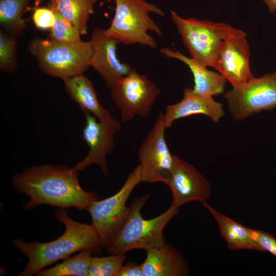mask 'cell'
<instances>
[{
	"instance_id": "6da1fadb",
	"label": "cell",
	"mask_w": 276,
	"mask_h": 276,
	"mask_svg": "<svg viewBox=\"0 0 276 276\" xmlns=\"http://www.w3.org/2000/svg\"><path fill=\"white\" fill-rule=\"evenodd\" d=\"M79 172L64 165L43 164L16 173L11 181L16 191L30 198L23 206L25 210L42 204L86 210L92 201L98 199V195L81 187Z\"/></svg>"
},
{
	"instance_id": "7a4b0ae2",
	"label": "cell",
	"mask_w": 276,
	"mask_h": 276,
	"mask_svg": "<svg viewBox=\"0 0 276 276\" xmlns=\"http://www.w3.org/2000/svg\"><path fill=\"white\" fill-rule=\"evenodd\" d=\"M55 217L65 226V232L57 239L45 243L27 242L19 237L12 240V244L29 259L19 276L36 275L48 266L66 259L76 252L89 249L96 252L104 247L93 224L74 221L64 208H58Z\"/></svg>"
},
{
	"instance_id": "3957f363",
	"label": "cell",
	"mask_w": 276,
	"mask_h": 276,
	"mask_svg": "<svg viewBox=\"0 0 276 276\" xmlns=\"http://www.w3.org/2000/svg\"><path fill=\"white\" fill-rule=\"evenodd\" d=\"M149 196L148 193L133 200L123 224L105 246L107 253L125 254L137 249L146 251L166 244L164 230L178 213L179 208L171 204L160 215L152 219H145L141 210Z\"/></svg>"
},
{
	"instance_id": "277c9868",
	"label": "cell",
	"mask_w": 276,
	"mask_h": 276,
	"mask_svg": "<svg viewBox=\"0 0 276 276\" xmlns=\"http://www.w3.org/2000/svg\"><path fill=\"white\" fill-rule=\"evenodd\" d=\"M27 50L43 72L63 81L83 74L90 66L93 52L90 40L66 42L38 37L31 41Z\"/></svg>"
},
{
	"instance_id": "5b68a950",
	"label": "cell",
	"mask_w": 276,
	"mask_h": 276,
	"mask_svg": "<svg viewBox=\"0 0 276 276\" xmlns=\"http://www.w3.org/2000/svg\"><path fill=\"white\" fill-rule=\"evenodd\" d=\"M115 3L114 17L109 27L104 30L105 33L126 45L140 44L156 48L157 43L148 32L159 36L163 33L149 13L164 16L163 10L145 0H115Z\"/></svg>"
},
{
	"instance_id": "8992f818",
	"label": "cell",
	"mask_w": 276,
	"mask_h": 276,
	"mask_svg": "<svg viewBox=\"0 0 276 276\" xmlns=\"http://www.w3.org/2000/svg\"><path fill=\"white\" fill-rule=\"evenodd\" d=\"M171 16L191 57L215 68L221 47L237 29L225 23L182 18L173 10Z\"/></svg>"
},
{
	"instance_id": "52a82bcc",
	"label": "cell",
	"mask_w": 276,
	"mask_h": 276,
	"mask_svg": "<svg viewBox=\"0 0 276 276\" xmlns=\"http://www.w3.org/2000/svg\"><path fill=\"white\" fill-rule=\"evenodd\" d=\"M141 182V169L138 165L129 173L117 193L103 200L92 201L86 209L104 247L125 222L130 211L129 206H126L127 201L132 191Z\"/></svg>"
},
{
	"instance_id": "ba28073f",
	"label": "cell",
	"mask_w": 276,
	"mask_h": 276,
	"mask_svg": "<svg viewBox=\"0 0 276 276\" xmlns=\"http://www.w3.org/2000/svg\"><path fill=\"white\" fill-rule=\"evenodd\" d=\"M228 111L237 121H241L263 110L276 107V72L255 78L233 87L226 92Z\"/></svg>"
},
{
	"instance_id": "9c48e42d",
	"label": "cell",
	"mask_w": 276,
	"mask_h": 276,
	"mask_svg": "<svg viewBox=\"0 0 276 276\" xmlns=\"http://www.w3.org/2000/svg\"><path fill=\"white\" fill-rule=\"evenodd\" d=\"M160 93L153 82L132 68L111 88V96L120 109L122 120L125 122L137 116L147 117Z\"/></svg>"
},
{
	"instance_id": "30bf717a",
	"label": "cell",
	"mask_w": 276,
	"mask_h": 276,
	"mask_svg": "<svg viewBox=\"0 0 276 276\" xmlns=\"http://www.w3.org/2000/svg\"><path fill=\"white\" fill-rule=\"evenodd\" d=\"M166 129L164 113L160 111L139 149L142 182L169 183L174 155L165 138Z\"/></svg>"
},
{
	"instance_id": "8fae6325",
	"label": "cell",
	"mask_w": 276,
	"mask_h": 276,
	"mask_svg": "<svg viewBox=\"0 0 276 276\" xmlns=\"http://www.w3.org/2000/svg\"><path fill=\"white\" fill-rule=\"evenodd\" d=\"M84 113L85 124L83 129L82 140L89 147V151L86 156L73 168L80 171L91 165L97 164L103 174L108 176L109 169L106 157L115 147L114 137L120 130V123L114 118L109 121L101 122L88 112Z\"/></svg>"
},
{
	"instance_id": "7c38bea8",
	"label": "cell",
	"mask_w": 276,
	"mask_h": 276,
	"mask_svg": "<svg viewBox=\"0 0 276 276\" xmlns=\"http://www.w3.org/2000/svg\"><path fill=\"white\" fill-rule=\"evenodd\" d=\"M172 194V204L177 208L192 201L207 202L211 193L208 180L192 164L174 155L167 185Z\"/></svg>"
},
{
	"instance_id": "4fadbf2b",
	"label": "cell",
	"mask_w": 276,
	"mask_h": 276,
	"mask_svg": "<svg viewBox=\"0 0 276 276\" xmlns=\"http://www.w3.org/2000/svg\"><path fill=\"white\" fill-rule=\"evenodd\" d=\"M246 33L237 29L221 47L215 66L232 85L242 84L252 79L249 66L250 50Z\"/></svg>"
},
{
	"instance_id": "5bb4252c",
	"label": "cell",
	"mask_w": 276,
	"mask_h": 276,
	"mask_svg": "<svg viewBox=\"0 0 276 276\" xmlns=\"http://www.w3.org/2000/svg\"><path fill=\"white\" fill-rule=\"evenodd\" d=\"M90 40L93 49L90 66L99 74L106 85L111 89L118 80L130 73L132 67L118 58L117 44L121 42L108 36L104 30L96 27Z\"/></svg>"
},
{
	"instance_id": "9a60e30c",
	"label": "cell",
	"mask_w": 276,
	"mask_h": 276,
	"mask_svg": "<svg viewBox=\"0 0 276 276\" xmlns=\"http://www.w3.org/2000/svg\"><path fill=\"white\" fill-rule=\"evenodd\" d=\"M194 114L205 115L216 123L224 117L225 112L222 104L216 101L212 96L197 94L192 88H186L181 101L166 108L164 116L166 128L172 127L177 119Z\"/></svg>"
},
{
	"instance_id": "2e32d148",
	"label": "cell",
	"mask_w": 276,
	"mask_h": 276,
	"mask_svg": "<svg viewBox=\"0 0 276 276\" xmlns=\"http://www.w3.org/2000/svg\"><path fill=\"white\" fill-rule=\"evenodd\" d=\"M142 264L143 276H185L190 270L179 252L170 244L146 251Z\"/></svg>"
},
{
	"instance_id": "e0dca14e",
	"label": "cell",
	"mask_w": 276,
	"mask_h": 276,
	"mask_svg": "<svg viewBox=\"0 0 276 276\" xmlns=\"http://www.w3.org/2000/svg\"><path fill=\"white\" fill-rule=\"evenodd\" d=\"M159 52L168 58L178 59L188 65L193 75L194 92L212 97L223 93L227 80L220 73L209 70L207 66L178 51L164 47Z\"/></svg>"
},
{
	"instance_id": "ac0fdd59",
	"label": "cell",
	"mask_w": 276,
	"mask_h": 276,
	"mask_svg": "<svg viewBox=\"0 0 276 276\" xmlns=\"http://www.w3.org/2000/svg\"><path fill=\"white\" fill-rule=\"evenodd\" d=\"M70 97L77 103L84 113H92L100 121L107 122L113 118L99 103L91 82L83 74L63 81Z\"/></svg>"
},
{
	"instance_id": "d6986e66",
	"label": "cell",
	"mask_w": 276,
	"mask_h": 276,
	"mask_svg": "<svg viewBox=\"0 0 276 276\" xmlns=\"http://www.w3.org/2000/svg\"><path fill=\"white\" fill-rule=\"evenodd\" d=\"M202 204L216 220L220 234L231 250L247 249L262 251L252 237L249 228L219 212L208 202Z\"/></svg>"
},
{
	"instance_id": "ffe728a7",
	"label": "cell",
	"mask_w": 276,
	"mask_h": 276,
	"mask_svg": "<svg viewBox=\"0 0 276 276\" xmlns=\"http://www.w3.org/2000/svg\"><path fill=\"white\" fill-rule=\"evenodd\" d=\"M97 0H56L49 6L69 21L81 35L87 34V23Z\"/></svg>"
},
{
	"instance_id": "44dd1931",
	"label": "cell",
	"mask_w": 276,
	"mask_h": 276,
	"mask_svg": "<svg viewBox=\"0 0 276 276\" xmlns=\"http://www.w3.org/2000/svg\"><path fill=\"white\" fill-rule=\"evenodd\" d=\"M31 0H0V26L2 30L16 37L26 29L22 18Z\"/></svg>"
},
{
	"instance_id": "7402d4cb",
	"label": "cell",
	"mask_w": 276,
	"mask_h": 276,
	"mask_svg": "<svg viewBox=\"0 0 276 276\" xmlns=\"http://www.w3.org/2000/svg\"><path fill=\"white\" fill-rule=\"evenodd\" d=\"M92 251L84 249L77 255L50 268L42 270L37 276H88L91 263Z\"/></svg>"
},
{
	"instance_id": "603a6c76",
	"label": "cell",
	"mask_w": 276,
	"mask_h": 276,
	"mask_svg": "<svg viewBox=\"0 0 276 276\" xmlns=\"http://www.w3.org/2000/svg\"><path fill=\"white\" fill-rule=\"evenodd\" d=\"M126 258L125 254L94 257L88 276H117Z\"/></svg>"
},
{
	"instance_id": "cb8c5ba5",
	"label": "cell",
	"mask_w": 276,
	"mask_h": 276,
	"mask_svg": "<svg viewBox=\"0 0 276 276\" xmlns=\"http://www.w3.org/2000/svg\"><path fill=\"white\" fill-rule=\"evenodd\" d=\"M16 37L0 30V69L2 72L13 73L17 62Z\"/></svg>"
},
{
	"instance_id": "d4e9b609",
	"label": "cell",
	"mask_w": 276,
	"mask_h": 276,
	"mask_svg": "<svg viewBox=\"0 0 276 276\" xmlns=\"http://www.w3.org/2000/svg\"><path fill=\"white\" fill-rule=\"evenodd\" d=\"M53 10L55 11L56 18L54 24L50 29L51 39L66 42L81 41V34L60 13Z\"/></svg>"
},
{
	"instance_id": "484cf974",
	"label": "cell",
	"mask_w": 276,
	"mask_h": 276,
	"mask_svg": "<svg viewBox=\"0 0 276 276\" xmlns=\"http://www.w3.org/2000/svg\"><path fill=\"white\" fill-rule=\"evenodd\" d=\"M32 18L37 29L41 30H50L55 20V11L50 6L35 7Z\"/></svg>"
},
{
	"instance_id": "4316f807",
	"label": "cell",
	"mask_w": 276,
	"mask_h": 276,
	"mask_svg": "<svg viewBox=\"0 0 276 276\" xmlns=\"http://www.w3.org/2000/svg\"><path fill=\"white\" fill-rule=\"evenodd\" d=\"M249 231L262 251H268L276 257V238L270 234L261 230L249 228Z\"/></svg>"
},
{
	"instance_id": "83f0119b",
	"label": "cell",
	"mask_w": 276,
	"mask_h": 276,
	"mask_svg": "<svg viewBox=\"0 0 276 276\" xmlns=\"http://www.w3.org/2000/svg\"><path fill=\"white\" fill-rule=\"evenodd\" d=\"M117 276H143L142 265L128 262L123 265Z\"/></svg>"
},
{
	"instance_id": "f1b7e54d",
	"label": "cell",
	"mask_w": 276,
	"mask_h": 276,
	"mask_svg": "<svg viewBox=\"0 0 276 276\" xmlns=\"http://www.w3.org/2000/svg\"><path fill=\"white\" fill-rule=\"evenodd\" d=\"M271 13L276 11V0H262Z\"/></svg>"
},
{
	"instance_id": "f546056e",
	"label": "cell",
	"mask_w": 276,
	"mask_h": 276,
	"mask_svg": "<svg viewBox=\"0 0 276 276\" xmlns=\"http://www.w3.org/2000/svg\"><path fill=\"white\" fill-rule=\"evenodd\" d=\"M35 1V7H37L39 5V4H40V2L42 1V0H34ZM56 0H49L50 2V3H52V2H54V1H55Z\"/></svg>"
}]
</instances>
